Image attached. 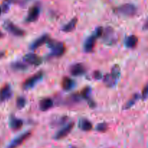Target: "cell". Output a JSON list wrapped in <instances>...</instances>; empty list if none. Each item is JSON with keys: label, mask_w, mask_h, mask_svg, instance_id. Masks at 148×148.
<instances>
[{"label": "cell", "mask_w": 148, "mask_h": 148, "mask_svg": "<svg viewBox=\"0 0 148 148\" xmlns=\"http://www.w3.org/2000/svg\"><path fill=\"white\" fill-rule=\"evenodd\" d=\"M111 74L116 80H118L120 77V74H121V69H120V66L118 64H115L113 66L112 69H111Z\"/></svg>", "instance_id": "obj_23"}, {"label": "cell", "mask_w": 148, "mask_h": 148, "mask_svg": "<svg viewBox=\"0 0 148 148\" xmlns=\"http://www.w3.org/2000/svg\"><path fill=\"white\" fill-rule=\"evenodd\" d=\"M31 135V132H25L23 134H20L18 137H17L16 138H14L12 141L10 143V144L9 145L7 148H17L20 145L23 144L26 140L29 138Z\"/></svg>", "instance_id": "obj_6"}, {"label": "cell", "mask_w": 148, "mask_h": 148, "mask_svg": "<svg viewBox=\"0 0 148 148\" xmlns=\"http://www.w3.org/2000/svg\"><path fill=\"white\" fill-rule=\"evenodd\" d=\"M102 74L101 73V72L99 71H95L93 73V77L95 79H97V80H99V79H102Z\"/></svg>", "instance_id": "obj_30"}, {"label": "cell", "mask_w": 148, "mask_h": 148, "mask_svg": "<svg viewBox=\"0 0 148 148\" xmlns=\"http://www.w3.org/2000/svg\"><path fill=\"white\" fill-rule=\"evenodd\" d=\"M140 98V95H139L138 93L134 94V95L127 101V103L125 104V106H124V110H128L130 109V108H132V107L135 104V103L138 101Z\"/></svg>", "instance_id": "obj_22"}, {"label": "cell", "mask_w": 148, "mask_h": 148, "mask_svg": "<svg viewBox=\"0 0 148 148\" xmlns=\"http://www.w3.org/2000/svg\"><path fill=\"white\" fill-rule=\"evenodd\" d=\"M103 36L104 41L107 44H113V43H114V40L116 39L114 38V30H113L112 27H106V30H103Z\"/></svg>", "instance_id": "obj_12"}, {"label": "cell", "mask_w": 148, "mask_h": 148, "mask_svg": "<svg viewBox=\"0 0 148 148\" xmlns=\"http://www.w3.org/2000/svg\"><path fill=\"white\" fill-rule=\"evenodd\" d=\"M74 85H75V82L71 78L66 77H64L62 79V86L64 90H70L74 88Z\"/></svg>", "instance_id": "obj_19"}, {"label": "cell", "mask_w": 148, "mask_h": 148, "mask_svg": "<svg viewBox=\"0 0 148 148\" xmlns=\"http://www.w3.org/2000/svg\"><path fill=\"white\" fill-rule=\"evenodd\" d=\"M49 38H49V36H48V35L46 34L43 35V36H41L40 37L38 38L37 39H36V40H35L34 41L30 44V49L32 51L36 50V49H37L38 48L40 47L42 45L47 43L48 40H49Z\"/></svg>", "instance_id": "obj_10"}, {"label": "cell", "mask_w": 148, "mask_h": 148, "mask_svg": "<svg viewBox=\"0 0 148 148\" xmlns=\"http://www.w3.org/2000/svg\"><path fill=\"white\" fill-rule=\"evenodd\" d=\"M16 105H17V108L23 109L26 105V100L23 97H19L16 101Z\"/></svg>", "instance_id": "obj_26"}, {"label": "cell", "mask_w": 148, "mask_h": 148, "mask_svg": "<svg viewBox=\"0 0 148 148\" xmlns=\"http://www.w3.org/2000/svg\"><path fill=\"white\" fill-rule=\"evenodd\" d=\"M1 11L4 12H7V11L10 9V5H9L8 3L7 2H4L2 4V7H1Z\"/></svg>", "instance_id": "obj_31"}, {"label": "cell", "mask_w": 148, "mask_h": 148, "mask_svg": "<svg viewBox=\"0 0 148 148\" xmlns=\"http://www.w3.org/2000/svg\"><path fill=\"white\" fill-rule=\"evenodd\" d=\"M43 72L40 71V72H37V73L35 74L33 76L29 77L28 79H27L24 82H23V88L24 90H27L31 89V88H33V87H34L35 85L42 79V78H43Z\"/></svg>", "instance_id": "obj_2"}, {"label": "cell", "mask_w": 148, "mask_h": 148, "mask_svg": "<svg viewBox=\"0 0 148 148\" xmlns=\"http://www.w3.org/2000/svg\"><path fill=\"white\" fill-rule=\"evenodd\" d=\"M117 80L111 75V74H106L103 77V83L108 88H112L116 83Z\"/></svg>", "instance_id": "obj_18"}, {"label": "cell", "mask_w": 148, "mask_h": 148, "mask_svg": "<svg viewBox=\"0 0 148 148\" xmlns=\"http://www.w3.org/2000/svg\"><path fill=\"white\" fill-rule=\"evenodd\" d=\"M68 120V117L66 116H62L59 119H55L54 121H53V125L55 126H62Z\"/></svg>", "instance_id": "obj_25"}, {"label": "cell", "mask_w": 148, "mask_h": 148, "mask_svg": "<svg viewBox=\"0 0 148 148\" xmlns=\"http://www.w3.org/2000/svg\"><path fill=\"white\" fill-rule=\"evenodd\" d=\"M11 67L13 70L18 71V72H23L27 69V66L25 63L20 62H13L11 64Z\"/></svg>", "instance_id": "obj_21"}, {"label": "cell", "mask_w": 148, "mask_h": 148, "mask_svg": "<svg viewBox=\"0 0 148 148\" xmlns=\"http://www.w3.org/2000/svg\"><path fill=\"white\" fill-rule=\"evenodd\" d=\"M103 28L102 27H98L95 29V32L93 33V36L96 38H98L101 37L103 36Z\"/></svg>", "instance_id": "obj_28"}, {"label": "cell", "mask_w": 148, "mask_h": 148, "mask_svg": "<svg viewBox=\"0 0 148 148\" xmlns=\"http://www.w3.org/2000/svg\"><path fill=\"white\" fill-rule=\"evenodd\" d=\"M96 130L100 132H105L108 130V124L106 123H101L97 125Z\"/></svg>", "instance_id": "obj_27"}, {"label": "cell", "mask_w": 148, "mask_h": 148, "mask_svg": "<svg viewBox=\"0 0 148 148\" xmlns=\"http://www.w3.org/2000/svg\"><path fill=\"white\" fill-rule=\"evenodd\" d=\"M74 125H75V124L73 122H71L68 124L67 125L65 126L64 128H62V130H60L56 133V134L55 135V139L56 140H62V139L66 137L71 132V131L73 129Z\"/></svg>", "instance_id": "obj_9"}, {"label": "cell", "mask_w": 148, "mask_h": 148, "mask_svg": "<svg viewBox=\"0 0 148 148\" xmlns=\"http://www.w3.org/2000/svg\"><path fill=\"white\" fill-rule=\"evenodd\" d=\"M147 95H148V86L147 85H145V88H143V92H142V99L145 101L147 98Z\"/></svg>", "instance_id": "obj_29"}, {"label": "cell", "mask_w": 148, "mask_h": 148, "mask_svg": "<svg viewBox=\"0 0 148 148\" xmlns=\"http://www.w3.org/2000/svg\"><path fill=\"white\" fill-rule=\"evenodd\" d=\"M91 93V88L90 87H86V88H84L83 90L81 92L80 95L81 98H84V99H90V96Z\"/></svg>", "instance_id": "obj_24"}, {"label": "cell", "mask_w": 148, "mask_h": 148, "mask_svg": "<svg viewBox=\"0 0 148 148\" xmlns=\"http://www.w3.org/2000/svg\"><path fill=\"white\" fill-rule=\"evenodd\" d=\"M79 127L82 130V131L89 132L92 129V123L90 121H88V119H81L80 121H79Z\"/></svg>", "instance_id": "obj_20"}, {"label": "cell", "mask_w": 148, "mask_h": 148, "mask_svg": "<svg viewBox=\"0 0 148 148\" xmlns=\"http://www.w3.org/2000/svg\"><path fill=\"white\" fill-rule=\"evenodd\" d=\"M88 104H89V106L91 108H94L95 106V103L94 101H92L91 99L88 100Z\"/></svg>", "instance_id": "obj_32"}, {"label": "cell", "mask_w": 148, "mask_h": 148, "mask_svg": "<svg viewBox=\"0 0 148 148\" xmlns=\"http://www.w3.org/2000/svg\"><path fill=\"white\" fill-rule=\"evenodd\" d=\"M25 62L27 64L33 65V66H39L43 62V59L38 55L33 53H27L23 57Z\"/></svg>", "instance_id": "obj_7"}, {"label": "cell", "mask_w": 148, "mask_h": 148, "mask_svg": "<svg viewBox=\"0 0 148 148\" xmlns=\"http://www.w3.org/2000/svg\"><path fill=\"white\" fill-rule=\"evenodd\" d=\"M96 40L97 38L93 35L87 38V40L85 42V44H84V50H85V52L90 53V52L92 51V50L95 48Z\"/></svg>", "instance_id": "obj_13"}, {"label": "cell", "mask_w": 148, "mask_h": 148, "mask_svg": "<svg viewBox=\"0 0 148 148\" xmlns=\"http://www.w3.org/2000/svg\"><path fill=\"white\" fill-rule=\"evenodd\" d=\"M4 29H5L7 31H8L9 33H10L11 34H12L13 36H17V37H22V36H25V31L23 30H22L21 28H20L19 27H17V25H15L14 24H13L11 21L10 20H7V21L4 22Z\"/></svg>", "instance_id": "obj_3"}, {"label": "cell", "mask_w": 148, "mask_h": 148, "mask_svg": "<svg viewBox=\"0 0 148 148\" xmlns=\"http://www.w3.org/2000/svg\"><path fill=\"white\" fill-rule=\"evenodd\" d=\"M48 47L51 50V55L56 57H60L65 53L66 48L62 42L57 41L53 39L49 38L47 41Z\"/></svg>", "instance_id": "obj_1"}, {"label": "cell", "mask_w": 148, "mask_h": 148, "mask_svg": "<svg viewBox=\"0 0 148 148\" xmlns=\"http://www.w3.org/2000/svg\"><path fill=\"white\" fill-rule=\"evenodd\" d=\"M69 72H70L71 75H73V76H81L83 74H85V67L82 64H73L71 66L70 69H69Z\"/></svg>", "instance_id": "obj_11"}, {"label": "cell", "mask_w": 148, "mask_h": 148, "mask_svg": "<svg viewBox=\"0 0 148 148\" xmlns=\"http://www.w3.org/2000/svg\"><path fill=\"white\" fill-rule=\"evenodd\" d=\"M2 37H3V33L0 31V38H1Z\"/></svg>", "instance_id": "obj_34"}, {"label": "cell", "mask_w": 148, "mask_h": 148, "mask_svg": "<svg viewBox=\"0 0 148 148\" xmlns=\"http://www.w3.org/2000/svg\"><path fill=\"white\" fill-rule=\"evenodd\" d=\"M40 12V6L39 4H36L32 6L28 11L27 17H26V22L27 23H33L36 22L38 19Z\"/></svg>", "instance_id": "obj_5"}, {"label": "cell", "mask_w": 148, "mask_h": 148, "mask_svg": "<svg viewBox=\"0 0 148 148\" xmlns=\"http://www.w3.org/2000/svg\"><path fill=\"white\" fill-rule=\"evenodd\" d=\"M117 10L120 14L129 16V17H132L135 15L137 13V7L134 4H130V3L122 4L119 7H118Z\"/></svg>", "instance_id": "obj_4"}, {"label": "cell", "mask_w": 148, "mask_h": 148, "mask_svg": "<svg viewBox=\"0 0 148 148\" xmlns=\"http://www.w3.org/2000/svg\"><path fill=\"white\" fill-rule=\"evenodd\" d=\"M1 12H2V11H1V6H0V16H1Z\"/></svg>", "instance_id": "obj_35"}, {"label": "cell", "mask_w": 148, "mask_h": 148, "mask_svg": "<svg viewBox=\"0 0 148 148\" xmlns=\"http://www.w3.org/2000/svg\"><path fill=\"white\" fill-rule=\"evenodd\" d=\"M10 127L14 131L19 130L21 129V127L23 125V121L20 119H17L14 117V116H11L10 119Z\"/></svg>", "instance_id": "obj_15"}, {"label": "cell", "mask_w": 148, "mask_h": 148, "mask_svg": "<svg viewBox=\"0 0 148 148\" xmlns=\"http://www.w3.org/2000/svg\"><path fill=\"white\" fill-rule=\"evenodd\" d=\"M53 106V102L52 99L51 98H43L39 103V108H40V111H46L52 108Z\"/></svg>", "instance_id": "obj_14"}, {"label": "cell", "mask_w": 148, "mask_h": 148, "mask_svg": "<svg viewBox=\"0 0 148 148\" xmlns=\"http://www.w3.org/2000/svg\"><path fill=\"white\" fill-rule=\"evenodd\" d=\"M12 95V90L10 85H6L0 89V103H3L10 99Z\"/></svg>", "instance_id": "obj_8"}, {"label": "cell", "mask_w": 148, "mask_h": 148, "mask_svg": "<svg viewBox=\"0 0 148 148\" xmlns=\"http://www.w3.org/2000/svg\"><path fill=\"white\" fill-rule=\"evenodd\" d=\"M14 0H4V2H7V3H8L9 4H10V3H12V2H14Z\"/></svg>", "instance_id": "obj_33"}, {"label": "cell", "mask_w": 148, "mask_h": 148, "mask_svg": "<svg viewBox=\"0 0 148 148\" xmlns=\"http://www.w3.org/2000/svg\"><path fill=\"white\" fill-rule=\"evenodd\" d=\"M77 23V17L72 19L69 23H66V25H64L62 27V31L65 32V33H69V32L72 31L75 28V27H76Z\"/></svg>", "instance_id": "obj_16"}, {"label": "cell", "mask_w": 148, "mask_h": 148, "mask_svg": "<svg viewBox=\"0 0 148 148\" xmlns=\"http://www.w3.org/2000/svg\"><path fill=\"white\" fill-rule=\"evenodd\" d=\"M137 43H138V38L134 35L130 36L127 39H126L125 44L126 46L129 49H134L137 46Z\"/></svg>", "instance_id": "obj_17"}]
</instances>
